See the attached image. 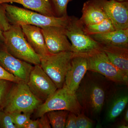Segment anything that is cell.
I'll use <instances>...</instances> for the list:
<instances>
[{
    "label": "cell",
    "instance_id": "6da1fadb",
    "mask_svg": "<svg viewBox=\"0 0 128 128\" xmlns=\"http://www.w3.org/2000/svg\"><path fill=\"white\" fill-rule=\"evenodd\" d=\"M3 4L11 24H29L40 28L49 26L64 28L68 22V16L61 17L46 16L8 3Z\"/></svg>",
    "mask_w": 128,
    "mask_h": 128
},
{
    "label": "cell",
    "instance_id": "7a4b0ae2",
    "mask_svg": "<svg viewBox=\"0 0 128 128\" xmlns=\"http://www.w3.org/2000/svg\"><path fill=\"white\" fill-rule=\"evenodd\" d=\"M43 103L32 93L27 83L13 82L8 92L2 110L9 113L32 114Z\"/></svg>",
    "mask_w": 128,
    "mask_h": 128
},
{
    "label": "cell",
    "instance_id": "3957f363",
    "mask_svg": "<svg viewBox=\"0 0 128 128\" xmlns=\"http://www.w3.org/2000/svg\"><path fill=\"white\" fill-rule=\"evenodd\" d=\"M3 46L12 56L32 64L40 65L41 58L34 52L25 38L20 25L11 24L3 32Z\"/></svg>",
    "mask_w": 128,
    "mask_h": 128
},
{
    "label": "cell",
    "instance_id": "277c9868",
    "mask_svg": "<svg viewBox=\"0 0 128 128\" xmlns=\"http://www.w3.org/2000/svg\"><path fill=\"white\" fill-rule=\"evenodd\" d=\"M60 110H67L76 115L82 110L76 94L64 86L57 89L38 107L35 110V117L38 118L50 111Z\"/></svg>",
    "mask_w": 128,
    "mask_h": 128
},
{
    "label": "cell",
    "instance_id": "5b68a950",
    "mask_svg": "<svg viewBox=\"0 0 128 128\" xmlns=\"http://www.w3.org/2000/svg\"><path fill=\"white\" fill-rule=\"evenodd\" d=\"M86 57L88 70L100 73L118 84L128 85V75L112 64L102 48L87 53Z\"/></svg>",
    "mask_w": 128,
    "mask_h": 128
},
{
    "label": "cell",
    "instance_id": "8992f818",
    "mask_svg": "<svg viewBox=\"0 0 128 128\" xmlns=\"http://www.w3.org/2000/svg\"><path fill=\"white\" fill-rule=\"evenodd\" d=\"M74 53L65 51L41 58L40 66L58 89L64 86Z\"/></svg>",
    "mask_w": 128,
    "mask_h": 128
},
{
    "label": "cell",
    "instance_id": "52a82bcc",
    "mask_svg": "<svg viewBox=\"0 0 128 128\" xmlns=\"http://www.w3.org/2000/svg\"><path fill=\"white\" fill-rule=\"evenodd\" d=\"M64 30L65 34L71 42L73 52L87 54L102 48L100 44L86 34L83 24L76 17L70 16L68 22Z\"/></svg>",
    "mask_w": 128,
    "mask_h": 128
},
{
    "label": "cell",
    "instance_id": "ba28073f",
    "mask_svg": "<svg viewBox=\"0 0 128 128\" xmlns=\"http://www.w3.org/2000/svg\"><path fill=\"white\" fill-rule=\"evenodd\" d=\"M27 84L32 93L43 102L58 89L40 65L34 66Z\"/></svg>",
    "mask_w": 128,
    "mask_h": 128
},
{
    "label": "cell",
    "instance_id": "9c48e42d",
    "mask_svg": "<svg viewBox=\"0 0 128 128\" xmlns=\"http://www.w3.org/2000/svg\"><path fill=\"white\" fill-rule=\"evenodd\" d=\"M82 110L84 108L94 114L100 112L105 99V92L100 85L91 83L79 87L76 93Z\"/></svg>",
    "mask_w": 128,
    "mask_h": 128
},
{
    "label": "cell",
    "instance_id": "30bf717a",
    "mask_svg": "<svg viewBox=\"0 0 128 128\" xmlns=\"http://www.w3.org/2000/svg\"><path fill=\"white\" fill-rule=\"evenodd\" d=\"M0 66L21 81L27 83L33 68L29 64L12 56L0 44Z\"/></svg>",
    "mask_w": 128,
    "mask_h": 128
},
{
    "label": "cell",
    "instance_id": "8fae6325",
    "mask_svg": "<svg viewBox=\"0 0 128 128\" xmlns=\"http://www.w3.org/2000/svg\"><path fill=\"white\" fill-rule=\"evenodd\" d=\"M86 53H74L65 80L64 86L76 94L88 70Z\"/></svg>",
    "mask_w": 128,
    "mask_h": 128
},
{
    "label": "cell",
    "instance_id": "7c38bea8",
    "mask_svg": "<svg viewBox=\"0 0 128 128\" xmlns=\"http://www.w3.org/2000/svg\"><path fill=\"white\" fill-rule=\"evenodd\" d=\"M64 28L55 26L40 28L48 50L51 54L72 52L71 44L64 32Z\"/></svg>",
    "mask_w": 128,
    "mask_h": 128
},
{
    "label": "cell",
    "instance_id": "4fadbf2b",
    "mask_svg": "<svg viewBox=\"0 0 128 128\" xmlns=\"http://www.w3.org/2000/svg\"><path fill=\"white\" fill-rule=\"evenodd\" d=\"M116 30L128 28V2L98 0Z\"/></svg>",
    "mask_w": 128,
    "mask_h": 128
},
{
    "label": "cell",
    "instance_id": "5bb4252c",
    "mask_svg": "<svg viewBox=\"0 0 128 128\" xmlns=\"http://www.w3.org/2000/svg\"><path fill=\"white\" fill-rule=\"evenodd\" d=\"M20 25L28 42L40 58L51 54L48 50L40 28L29 24Z\"/></svg>",
    "mask_w": 128,
    "mask_h": 128
},
{
    "label": "cell",
    "instance_id": "9a60e30c",
    "mask_svg": "<svg viewBox=\"0 0 128 128\" xmlns=\"http://www.w3.org/2000/svg\"><path fill=\"white\" fill-rule=\"evenodd\" d=\"M82 15L80 20L83 25H91L100 22L108 18L98 0H89L84 3Z\"/></svg>",
    "mask_w": 128,
    "mask_h": 128
},
{
    "label": "cell",
    "instance_id": "2e32d148",
    "mask_svg": "<svg viewBox=\"0 0 128 128\" xmlns=\"http://www.w3.org/2000/svg\"><path fill=\"white\" fill-rule=\"evenodd\" d=\"M89 36L102 45L128 48V28Z\"/></svg>",
    "mask_w": 128,
    "mask_h": 128
},
{
    "label": "cell",
    "instance_id": "e0dca14e",
    "mask_svg": "<svg viewBox=\"0 0 128 128\" xmlns=\"http://www.w3.org/2000/svg\"><path fill=\"white\" fill-rule=\"evenodd\" d=\"M102 49L112 64L128 75V48L102 45Z\"/></svg>",
    "mask_w": 128,
    "mask_h": 128
},
{
    "label": "cell",
    "instance_id": "ac0fdd59",
    "mask_svg": "<svg viewBox=\"0 0 128 128\" xmlns=\"http://www.w3.org/2000/svg\"><path fill=\"white\" fill-rule=\"evenodd\" d=\"M16 2L44 16H56L50 0H0V3Z\"/></svg>",
    "mask_w": 128,
    "mask_h": 128
},
{
    "label": "cell",
    "instance_id": "d6986e66",
    "mask_svg": "<svg viewBox=\"0 0 128 128\" xmlns=\"http://www.w3.org/2000/svg\"><path fill=\"white\" fill-rule=\"evenodd\" d=\"M128 102V96L127 95H121L114 99L108 112V120L112 121L116 119L124 110Z\"/></svg>",
    "mask_w": 128,
    "mask_h": 128
},
{
    "label": "cell",
    "instance_id": "ffe728a7",
    "mask_svg": "<svg viewBox=\"0 0 128 128\" xmlns=\"http://www.w3.org/2000/svg\"><path fill=\"white\" fill-rule=\"evenodd\" d=\"M86 34L88 35L105 33L116 30L109 18L99 23L91 25H83Z\"/></svg>",
    "mask_w": 128,
    "mask_h": 128
},
{
    "label": "cell",
    "instance_id": "44dd1931",
    "mask_svg": "<svg viewBox=\"0 0 128 128\" xmlns=\"http://www.w3.org/2000/svg\"><path fill=\"white\" fill-rule=\"evenodd\" d=\"M69 112L67 110H55L46 113L51 127L53 128H64Z\"/></svg>",
    "mask_w": 128,
    "mask_h": 128
},
{
    "label": "cell",
    "instance_id": "7402d4cb",
    "mask_svg": "<svg viewBox=\"0 0 128 128\" xmlns=\"http://www.w3.org/2000/svg\"><path fill=\"white\" fill-rule=\"evenodd\" d=\"M56 16L58 17L68 16L67 7L72 0H50Z\"/></svg>",
    "mask_w": 128,
    "mask_h": 128
},
{
    "label": "cell",
    "instance_id": "603a6c76",
    "mask_svg": "<svg viewBox=\"0 0 128 128\" xmlns=\"http://www.w3.org/2000/svg\"><path fill=\"white\" fill-rule=\"evenodd\" d=\"M13 83L6 80H0V110L3 109L8 92Z\"/></svg>",
    "mask_w": 128,
    "mask_h": 128
},
{
    "label": "cell",
    "instance_id": "cb8c5ba5",
    "mask_svg": "<svg viewBox=\"0 0 128 128\" xmlns=\"http://www.w3.org/2000/svg\"><path fill=\"white\" fill-rule=\"evenodd\" d=\"M13 123L16 128H24L25 125L31 118V114L23 113H11Z\"/></svg>",
    "mask_w": 128,
    "mask_h": 128
},
{
    "label": "cell",
    "instance_id": "d4e9b609",
    "mask_svg": "<svg viewBox=\"0 0 128 128\" xmlns=\"http://www.w3.org/2000/svg\"><path fill=\"white\" fill-rule=\"evenodd\" d=\"M0 128H16L10 114L3 110H0Z\"/></svg>",
    "mask_w": 128,
    "mask_h": 128
},
{
    "label": "cell",
    "instance_id": "484cf974",
    "mask_svg": "<svg viewBox=\"0 0 128 128\" xmlns=\"http://www.w3.org/2000/svg\"><path fill=\"white\" fill-rule=\"evenodd\" d=\"M11 25L6 16L4 4L0 3V31L3 32L7 31Z\"/></svg>",
    "mask_w": 128,
    "mask_h": 128
},
{
    "label": "cell",
    "instance_id": "4316f807",
    "mask_svg": "<svg viewBox=\"0 0 128 128\" xmlns=\"http://www.w3.org/2000/svg\"><path fill=\"white\" fill-rule=\"evenodd\" d=\"M93 124L92 120L86 116L83 113L81 112L76 115V128H92Z\"/></svg>",
    "mask_w": 128,
    "mask_h": 128
},
{
    "label": "cell",
    "instance_id": "83f0119b",
    "mask_svg": "<svg viewBox=\"0 0 128 128\" xmlns=\"http://www.w3.org/2000/svg\"><path fill=\"white\" fill-rule=\"evenodd\" d=\"M6 80L13 82H18L21 81L0 66V80Z\"/></svg>",
    "mask_w": 128,
    "mask_h": 128
},
{
    "label": "cell",
    "instance_id": "f1b7e54d",
    "mask_svg": "<svg viewBox=\"0 0 128 128\" xmlns=\"http://www.w3.org/2000/svg\"><path fill=\"white\" fill-rule=\"evenodd\" d=\"M76 116L75 114L69 112L66 122V128H76Z\"/></svg>",
    "mask_w": 128,
    "mask_h": 128
},
{
    "label": "cell",
    "instance_id": "f546056e",
    "mask_svg": "<svg viewBox=\"0 0 128 128\" xmlns=\"http://www.w3.org/2000/svg\"><path fill=\"white\" fill-rule=\"evenodd\" d=\"M39 121L38 128H50L51 126L47 114H44L40 118H38Z\"/></svg>",
    "mask_w": 128,
    "mask_h": 128
},
{
    "label": "cell",
    "instance_id": "4dcf8cb0",
    "mask_svg": "<svg viewBox=\"0 0 128 128\" xmlns=\"http://www.w3.org/2000/svg\"><path fill=\"white\" fill-rule=\"evenodd\" d=\"M39 121L38 118L36 120H32L30 119L25 126L24 128H38Z\"/></svg>",
    "mask_w": 128,
    "mask_h": 128
},
{
    "label": "cell",
    "instance_id": "1f68e13d",
    "mask_svg": "<svg viewBox=\"0 0 128 128\" xmlns=\"http://www.w3.org/2000/svg\"><path fill=\"white\" fill-rule=\"evenodd\" d=\"M4 42V38L3 35V32L0 31V44L3 45Z\"/></svg>",
    "mask_w": 128,
    "mask_h": 128
},
{
    "label": "cell",
    "instance_id": "d6a6232c",
    "mask_svg": "<svg viewBox=\"0 0 128 128\" xmlns=\"http://www.w3.org/2000/svg\"><path fill=\"white\" fill-rule=\"evenodd\" d=\"M118 128H128V126L127 124L123 123L120 124Z\"/></svg>",
    "mask_w": 128,
    "mask_h": 128
},
{
    "label": "cell",
    "instance_id": "836d02e7",
    "mask_svg": "<svg viewBox=\"0 0 128 128\" xmlns=\"http://www.w3.org/2000/svg\"><path fill=\"white\" fill-rule=\"evenodd\" d=\"M124 119L126 122L128 121V110H126L124 114Z\"/></svg>",
    "mask_w": 128,
    "mask_h": 128
},
{
    "label": "cell",
    "instance_id": "e575fe53",
    "mask_svg": "<svg viewBox=\"0 0 128 128\" xmlns=\"http://www.w3.org/2000/svg\"><path fill=\"white\" fill-rule=\"evenodd\" d=\"M114 0L122 2L125 1H127L128 0Z\"/></svg>",
    "mask_w": 128,
    "mask_h": 128
}]
</instances>
